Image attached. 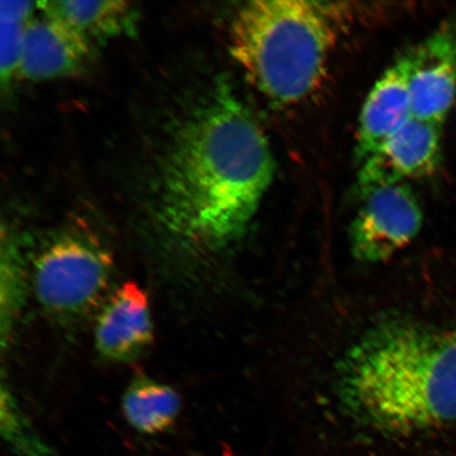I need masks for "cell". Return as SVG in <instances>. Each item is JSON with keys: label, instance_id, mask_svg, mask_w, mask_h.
<instances>
[{"label": "cell", "instance_id": "1", "mask_svg": "<svg viewBox=\"0 0 456 456\" xmlns=\"http://www.w3.org/2000/svg\"><path fill=\"white\" fill-rule=\"evenodd\" d=\"M275 174L269 141L228 85L176 129L159 167L157 212L180 241L221 248L241 237Z\"/></svg>", "mask_w": 456, "mask_h": 456}, {"label": "cell", "instance_id": "2", "mask_svg": "<svg viewBox=\"0 0 456 456\" xmlns=\"http://www.w3.org/2000/svg\"><path fill=\"white\" fill-rule=\"evenodd\" d=\"M340 395L379 430L408 435L456 421V330L412 323L373 330L340 369Z\"/></svg>", "mask_w": 456, "mask_h": 456}, {"label": "cell", "instance_id": "3", "mask_svg": "<svg viewBox=\"0 0 456 456\" xmlns=\"http://www.w3.org/2000/svg\"><path fill=\"white\" fill-rule=\"evenodd\" d=\"M335 33L321 4L256 0L233 17L230 50L248 81L265 98L292 105L326 76Z\"/></svg>", "mask_w": 456, "mask_h": 456}, {"label": "cell", "instance_id": "4", "mask_svg": "<svg viewBox=\"0 0 456 456\" xmlns=\"http://www.w3.org/2000/svg\"><path fill=\"white\" fill-rule=\"evenodd\" d=\"M112 271L111 255L95 238L62 233L45 245L34 261V292L51 315L77 318L102 299Z\"/></svg>", "mask_w": 456, "mask_h": 456}, {"label": "cell", "instance_id": "5", "mask_svg": "<svg viewBox=\"0 0 456 456\" xmlns=\"http://www.w3.org/2000/svg\"><path fill=\"white\" fill-rule=\"evenodd\" d=\"M363 198L351 227L353 254L362 262L379 264L413 240L423 214L404 184L381 187Z\"/></svg>", "mask_w": 456, "mask_h": 456}, {"label": "cell", "instance_id": "6", "mask_svg": "<svg viewBox=\"0 0 456 456\" xmlns=\"http://www.w3.org/2000/svg\"><path fill=\"white\" fill-rule=\"evenodd\" d=\"M440 127L413 117L404 123L362 163L358 174L362 195L431 175L440 163Z\"/></svg>", "mask_w": 456, "mask_h": 456}, {"label": "cell", "instance_id": "7", "mask_svg": "<svg viewBox=\"0 0 456 456\" xmlns=\"http://www.w3.org/2000/svg\"><path fill=\"white\" fill-rule=\"evenodd\" d=\"M407 54L412 117L441 126L456 93V34L441 28Z\"/></svg>", "mask_w": 456, "mask_h": 456}, {"label": "cell", "instance_id": "8", "mask_svg": "<svg viewBox=\"0 0 456 456\" xmlns=\"http://www.w3.org/2000/svg\"><path fill=\"white\" fill-rule=\"evenodd\" d=\"M153 339L150 300L134 281L125 282L100 314L95 346L108 361L126 362L142 354Z\"/></svg>", "mask_w": 456, "mask_h": 456}, {"label": "cell", "instance_id": "9", "mask_svg": "<svg viewBox=\"0 0 456 456\" xmlns=\"http://www.w3.org/2000/svg\"><path fill=\"white\" fill-rule=\"evenodd\" d=\"M90 42L53 15L28 22L17 70L42 81L76 72L88 60Z\"/></svg>", "mask_w": 456, "mask_h": 456}, {"label": "cell", "instance_id": "10", "mask_svg": "<svg viewBox=\"0 0 456 456\" xmlns=\"http://www.w3.org/2000/svg\"><path fill=\"white\" fill-rule=\"evenodd\" d=\"M410 62L403 55L374 85L364 102L356 136L357 161L362 163L412 118Z\"/></svg>", "mask_w": 456, "mask_h": 456}, {"label": "cell", "instance_id": "11", "mask_svg": "<svg viewBox=\"0 0 456 456\" xmlns=\"http://www.w3.org/2000/svg\"><path fill=\"white\" fill-rule=\"evenodd\" d=\"M45 13L65 21L91 41H104L134 32L135 10L126 2H65L44 3Z\"/></svg>", "mask_w": 456, "mask_h": 456}, {"label": "cell", "instance_id": "12", "mask_svg": "<svg viewBox=\"0 0 456 456\" xmlns=\"http://www.w3.org/2000/svg\"><path fill=\"white\" fill-rule=\"evenodd\" d=\"M127 423L144 436H158L175 424L181 398L173 387L139 376L131 381L122 399Z\"/></svg>", "mask_w": 456, "mask_h": 456}, {"label": "cell", "instance_id": "13", "mask_svg": "<svg viewBox=\"0 0 456 456\" xmlns=\"http://www.w3.org/2000/svg\"><path fill=\"white\" fill-rule=\"evenodd\" d=\"M2 433L17 456H59L37 435L4 387L2 390Z\"/></svg>", "mask_w": 456, "mask_h": 456}, {"label": "cell", "instance_id": "14", "mask_svg": "<svg viewBox=\"0 0 456 456\" xmlns=\"http://www.w3.org/2000/svg\"><path fill=\"white\" fill-rule=\"evenodd\" d=\"M2 74L3 77L12 76L19 68L26 22L33 11V3L2 2Z\"/></svg>", "mask_w": 456, "mask_h": 456}, {"label": "cell", "instance_id": "15", "mask_svg": "<svg viewBox=\"0 0 456 456\" xmlns=\"http://www.w3.org/2000/svg\"><path fill=\"white\" fill-rule=\"evenodd\" d=\"M25 296L24 266L19 253L12 247L3 249L2 256V341L4 346L5 339L12 330L13 323L19 314Z\"/></svg>", "mask_w": 456, "mask_h": 456}]
</instances>
